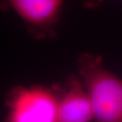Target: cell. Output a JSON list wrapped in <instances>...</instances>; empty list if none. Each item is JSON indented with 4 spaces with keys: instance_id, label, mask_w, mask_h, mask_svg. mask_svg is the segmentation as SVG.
Returning a JSON list of instances; mask_svg holds the SVG:
<instances>
[{
    "instance_id": "obj_3",
    "label": "cell",
    "mask_w": 122,
    "mask_h": 122,
    "mask_svg": "<svg viewBox=\"0 0 122 122\" xmlns=\"http://www.w3.org/2000/svg\"><path fill=\"white\" fill-rule=\"evenodd\" d=\"M65 0H0V11H14L36 40L56 36Z\"/></svg>"
},
{
    "instance_id": "obj_2",
    "label": "cell",
    "mask_w": 122,
    "mask_h": 122,
    "mask_svg": "<svg viewBox=\"0 0 122 122\" xmlns=\"http://www.w3.org/2000/svg\"><path fill=\"white\" fill-rule=\"evenodd\" d=\"M59 86H17L6 98V122H58Z\"/></svg>"
},
{
    "instance_id": "obj_5",
    "label": "cell",
    "mask_w": 122,
    "mask_h": 122,
    "mask_svg": "<svg viewBox=\"0 0 122 122\" xmlns=\"http://www.w3.org/2000/svg\"><path fill=\"white\" fill-rule=\"evenodd\" d=\"M82 1L84 2V6L90 9H93L99 6L103 0H82Z\"/></svg>"
},
{
    "instance_id": "obj_4",
    "label": "cell",
    "mask_w": 122,
    "mask_h": 122,
    "mask_svg": "<svg viewBox=\"0 0 122 122\" xmlns=\"http://www.w3.org/2000/svg\"><path fill=\"white\" fill-rule=\"evenodd\" d=\"M93 113L89 96L82 80L75 76L59 86L58 122H92Z\"/></svg>"
},
{
    "instance_id": "obj_1",
    "label": "cell",
    "mask_w": 122,
    "mask_h": 122,
    "mask_svg": "<svg viewBox=\"0 0 122 122\" xmlns=\"http://www.w3.org/2000/svg\"><path fill=\"white\" fill-rule=\"evenodd\" d=\"M77 69L91 101L93 121L122 122V80L92 54L80 55Z\"/></svg>"
}]
</instances>
